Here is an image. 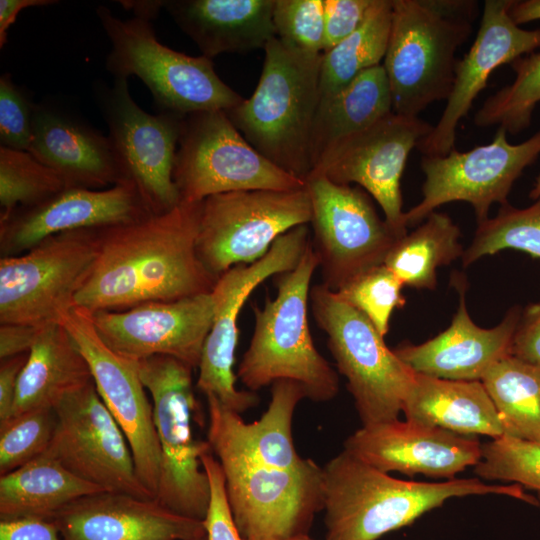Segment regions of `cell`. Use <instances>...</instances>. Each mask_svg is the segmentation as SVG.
Wrapping results in <instances>:
<instances>
[{
    "label": "cell",
    "mask_w": 540,
    "mask_h": 540,
    "mask_svg": "<svg viewBox=\"0 0 540 540\" xmlns=\"http://www.w3.org/2000/svg\"><path fill=\"white\" fill-rule=\"evenodd\" d=\"M36 104L8 73L0 77V143L2 147L28 151L33 134Z\"/></svg>",
    "instance_id": "42"
},
{
    "label": "cell",
    "mask_w": 540,
    "mask_h": 540,
    "mask_svg": "<svg viewBox=\"0 0 540 540\" xmlns=\"http://www.w3.org/2000/svg\"><path fill=\"white\" fill-rule=\"evenodd\" d=\"M529 197L535 201L540 199V174L535 180L534 186L529 193Z\"/></svg>",
    "instance_id": "52"
},
{
    "label": "cell",
    "mask_w": 540,
    "mask_h": 540,
    "mask_svg": "<svg viewBox=\"0 0 540 540\" xmlns=\"http://www.w3.org/2000/svg\"><path fill=\"white\" fill-rule=\"evenodd\" d=\"M92 381L88 363L65 327L44 325L20 373L10 417L54 409L64 397Z\"/></svg>",
    "instance_id": "29"
},
{
    "label": "cell",
    "mask_w": 540,
    "mask_h": 540,
    "mask_svg": "<svg viewBox=\"0 0 540 540\" xmlns=\"http://www.w3.org/2000/svg\"><path fill=\"white\" fill-rule=\"evenodd\" d=\"M305 186L311 202V241L319 259L322 284L337 292L383 264L399 238L380 218L365 190L319 175H309Z\"/></svg>",
    "instance_id": "14"
},
{
    "label": "cell",
    "mask_w": 540,
    "mask_h": 540,
    "mask_svg": "<svg viewBox=\"0 0 540 540\" xmlns=\"http://www.w3.org/2000/svg\"><path fill=\"white\" fill-rule=\"evenodd\" d=\"M43 326L28 324L1 323V360L29 353Z\"/></svg>",
    "instance_id": "47"
},
{
    "label": "cell",
    "mask_w": 540,
    "mask_h": 540,
    "mask_svg": "<svg viewBox=\"0 0 540 540\" xmlns=\"http://www.w3.org/2000/svg\"><path fill=\"white\" fill-rule=\"evenodd\" d=\"M105 491L71 473L52 457L42 454L0 476V519H51L68 504Z\"/></svg>",
    "instance_id": "31"
},
{
    "label": "cell",
    "mask_w": 540,
    "mask_h": 540,
    "mask_svg": "<svg viewBox=\"0 0 540 540\" xmlns=\"http://www.w3.org/2000/svg\"><path fill=\"white\" fill-rule=\"evenodd\" d=\"M309 301L363 426L398 419L415 372L387 347L367 317L325 285L313 286Z\"/></svg>",
    "instance_id": "8"
},
{
    "label": "cell",
    "mask_w": 540,
    "mask_h": 540,
    "mask_svg": "<svg viewBox=\"0 0 540 540\" xmlns=\"http://www.w3.org/2000/svg\"><path fill=\"white\" fill-rule=\"evenodd\" d=\"M323 493L326 540H377L453 497L499 494L533 500L519 484H486L479 478L400 480L345 450L323 467Z\"/></svg>",
    "instance_id": "2"
},
{
    "label": "cell",
    "mask_w": 540,
    "mask_h": 540,
    "mask_svg": "<svg viewBox=\"0 0 540 540\" xmlns=\"http://www.w3.org/2000/svg\"><path fill=\"white\" fill-rule=\"evenodd\" d=\"M459 238L460 229L453 220L434 211L419 227L397 239L383 264L404 286L433 290L437 269L462 256Z\"/></svg>",
    "instance_id": "32"
},
{
    "label": "cell",
    "mask_w": 540,
    "mask_h": 540,
    "mask_svg": "<svg viewBox=\"0 0 540 540\" xmlns=\"http://www.w3.org/2000/svg\"><path fill=\"white\" fill-rule=\"evenodd\" d=\"M311 239L307 224L284 233L269 251L251 264H239L217 279L211 295L214 316L198 365L197 388L241 414L258 403L253 391L238 390L233 371L238 344V318L251 293L266 279L294 269Z\"/></svg>",
    "instance_id": "13"
},
{
    "label": "cell",
    "mask_w": 540,
    "mask_h": 540,
    "mask_svg": "<svg viewBox=\"0 0 540 540\" xmlns=\"http://www.w3.org/2000/svg\"><path fill=\"white\" fill-rule=\"evenodd\" d=\"M67 187L103 188L123 181L108 137L60 108L36 104L28 149Z\"/></svg>",
    "instance_id": "26"
},
{
    "label": "cell",
    "mask_w": 540,
    "mask_h": 540,
    "mask_svg": "<svg viewBox=\"0 0 540 540\" xmlns=\"http://www.w3.org/2000/svg\"><path fill=\"white\" fill-rule=\"evenodd\" d=\"M61 324L86 359L100 398L125 434L139 480L155 497L161 453L152 402L135 361L120 356L101 339L90 312L73 307Z\"/></svg>",
    "instance_id": "19"
},
{
    "label": "cell",
    "mask_w": 540,
    "mask_h": 540,
    "mask_svg": "<svg viewBox=\"0 0 540 540\" xmlns=\"http://www.w3.org/2000/svg\"><path fill=\"white\" fill-rule=\"evenodd\" d=\"M148 215L131 182L107 189L67 187L38 205L17 209L1 223L2 252L18 255L59 233L125 224Z\"/></svg>",
    "instance_id": "23"
},
{
    "label": "cell",
    "mask_w": 540,
    "mask_h": 540,
    "mask_svg": "<svg viewBox=\"0 0 540 540\" xmlns=\"http://www.w3.org/2000/svg\"><path fill=\"white\" fill-rule=\"evenodd\" d=\"M539 155L540 130L520 144H511L500 127L490 143L469 151L459 152L454 147L445 155H423L422 200L405 212L407 228L453 201L469 203L478 223L486 220L493 203H508L514 182Z\"/></svg>",
    "instance_id": "16"
},
{
    "label": "cell",
    "mask_w": 540,
    "mask_h": 540,
    "mask_svg": "<svg viewBox=\"0 0 540 540\" xmlns=\"http://www.w3.org/2000/svg\"><path fill=\"white\" fill-rule=\"evenodd\" d=\"M201 204L181 201L161 214L98 228V256L74 307L120 311L211 293L217 278L196 250Z\"/></svg>",
    "instance_id": "1"
},
{
    "label": "cell",
    "mask_w": 540,
    "mask_h": 540,
    "mask_svg": "<svg viewBox=\"0 0 540 540\" xmlns=\"http://www.w3.org/2000/svg\"><path fill=\"white\" fill-rule=\"evenodd\" d=\"M28 353L1 360L0 365V423L10 418L16 397L18 379Z\"/></svg>",
    "instance_id": "48"
},
{
    "label": "cell",
    "mask_w": 540,
    "mask_h": 540,
    "mask_svg": "<svg viewBox=\"0 0 540 540\" xmlns=\"http://www.w3.org/2000/svg\"><path fill=\"white\" fill-rule=\"evenodd\" d=\"M150 395L161 453L155 499L179 515L204 521L210 502V483L201 457L211 453L209 442L196 440L192 415L197 410L190 366L170 356L135 361Z\"/></svg>",
    "instance_id": "7"
},
{
    "label": "cell",
    "mask_w": 540,
    "mask_h": 540,
    "mask_svg": "<svg viewBox=\"0 0 540 540\" xmlns=\"http://www.w3.org/2000/svg\"><path fill=\"white\" fill-rule=\"evenodd\" d=\"M264 51L253 94L226 114L259 153L305 182L312 170L311 137L320 102L323 54L300 52L277 37Z\"/></svg>",
    "instance_id": "3"
},
{
    "label": "cell",
    "mask_w": 540,
    "mask_h": 540,
    "mask_svg": "<svg viewBox=\"0 0 540 540\" xmlns=\"http://www.w3.org/2000/svg\"><path fill=\"white\" fill-rule=\"evenodd\" d=\"M512 0H486L477 35L468 52L457 61L446 106L431 132L418 144L424 156H441L454 148L456 129L492 72L503 64L540 48V28L527 30L508 14Z\"/></svg>",
    "instance_id": "21"
},
{
    "label": "cell",
    "mask_w": 540,
    "mask_h": 540,
    "mask_svg": "<svg viewBox=\"0 0 540 540\" xmlns=\"http://www.w3.org/2000/svg\"><path fill=\"white\" fill-rule=\"evenodd\" d=\"M65 188L61 176L28 151L0 147V223L17 209L38 205Z\"/></svg>",
    "instance_id": "36"
},
{
    "label": "cell",
    "mask_w": 540,
    "mask_h": 540,
    "mask_svg": "<svg viewBox=\"0 0 540 540\" xmlns=\"http://www.w3.org/2000/svg\"><path fill=\"white\" fill-rule=\"evenodd\" d=\"M504 249L520 250L540 259V199L524 209L506 203L495 217L478 223L471 244L461 256L462 265L467 267Z\"/></svg>",
    "instance_id": "37"
},
{
    "label": "cell",
    "mask_w": 540,
    "mask_h": 540,
    "mask_svg": "<svg viewBox=\"0 0 540 540\" xmlns=\"http://www.w3.org/2000/svg\"><path fill=\"white\" fill-rule=\"evenodd\" d=\"M511 352L516 358L540 366V302L522 310Z\"/></svg>",
    "instance_id": "45"
},
{
    "label": "cell",
    "mask_w": 540,
    "mask_h": 540,
    "mask_svg": "<svg viewBox=\"0 0 540 540\" xmlns=\"http://www.w3.org/2000/svg\"><path fill=\"white\" fill-rule=\"evenodd\" d=\"M56 427L54 409H35L0 423V476L45 453Z\"/></svg>",
    "instance_id": "40"
},
{
    "label": "cell",
    "mask_w": 540,
    "mask_h": 540,
    "mask_svg": "<svg viewBox=\"0 0 540 540\" xmlns=\"http://www.w3.org/2000/svg\"><path fill=\"white\" fill-rule=\"evenodd\" d=\"M392 112L391 92L383 65L360 73L335 95L319 103L311 137L312 169L333 145Z\"/></svg>",
    "instance_id": "30"
},
{
    "label": "cell",
    "mask_w": 540,
    "mask_h": 540,
    "mask_svg": "<svg viewBox=\"0 0 540 540\" xmlns=\"http://www.w3.org/2000/svg\"><path fill=\"white\" fill-rule=\"evenodd\" d=\"M273 24L283 44L306 54H323L324 0H275Z\"/></svg>",
    "instance_id": "41"
},
{
    "label": "cell",
    "mask_w": 540,
    "mask_h": 540,
    "mask_svg": "<svg viewBox=\"0 0 540 540\" xmlns=\"http://www.w3.org/2000/svg\"><path fill=\"white\" fill-rule=\"evenodd\" d=\"M432 128L419 117L392 112L333 145L309 175L323 176L337 184L360 185L380 205L385 221L401 238L407 234L401 177L410 152Z\"/></svg>",
    "instance_id": "18"
},
{
    "label": "cell",
    "mask_w": 540,
    "mask_h": 540,
    "mask_svg": "<svg viewBox=\"0 0 540 540\" xmlns=\"http://www.w3.org/2000/svg\"><path fill=\"white\" fill-rule=\"evenodd\" d=\"M90 314L98 335L120 356L132 361L170 356L194 369L212 326L214 302L207 293Z\"/></svg>",
    "instance_id": "20"
},
{
    "label": "cell",
    "mask_w": 540,
    "mask_h": 540,
    "mask_svg": "<svg viewBox=\"0 0 540 540\" xmlns=\"http://www.w3.org/2000/svg\"><path fill=\"white\" fill-rule=\"evenodd\" d=\"M476 2L392 0V21L383 60L393 112L418 117L447 100L454 83L457 50L469 39Z\"/></svg>",
    "instance_id": "4"
},
{
    "label": "cell",
    "mask_w": 540,
    "mask_h": 540,
    "mask_svg": "<svg viewBox=\"0 0 540 540\" xmlns=\"http://www.w3.org/2000/svg\"><path fill=\"white\" fill-rule=\"evenodd\" d=\"M58 3L54 0H0V47L7 43L10 26L16 21L19 13L29 7L48 6Z\"/></svg>",
    "instance_id": "49"
},
{
    "label": "cell",
    "mask_w": 540,
    "mask_h": 540,
    "mask_svg": "<svg viewBox=\"0 0 540 540\" xmlns=\"http://www.w3.org/2000/svg\"><path fill=\"white\" fill-rule=\"evenodd\" d=\"M210 483V502L204 525L208 540H246L238 531L228 505L225 477L221 466L212 455L201 457Z\"/></svg>",
    "instance_id": "43"
},
{
    "label": "cell",
    "mask_w": 540,
    "mask_h": 540,
    "mask_svg": "<svg viewBox=\"0 0 540 540\" xmlns=\"http://www.w3.org/2000/svg\"><path fill=\"white\" fill-rule=\"evenodd\" d=\"M403 286L395 274L381 264L359 275L335 293L367 317L384 337L389 331L394 310L406 304Z\"/></svg>",
    "instance_id": "39"
},
{
    "label": "cell",
    "mask_w": 540,
    "mask_h": 540,
    "mask_svg": "<svg viewBox=\"0 0 540 540\" xmlns=\"http://www.w3.org/2000/svg\"><path fill=\"white\" fill-rule=\"evenodd\" d=\"M63 540H198L204 521L172 512L156 499L102 491L68 504L52 518Z\"/></svg>",
    "instance_id": "24"
},
{
    "label": "cell",
    "mask_w": 540,
    "mask_h": 540,
    "mask_svg": "<svg viewBox=\"0 0 540 540\" xmlns=\"http://www.w3.org/2000/svg\"><path fill=\"white\" fill-rule=\"evenodd\" d=\"M391 21L392 0H376L364 23L330 51L323 53L320 102L335 95L363 71L382 64Z\"/></svg>",
    "instance_id": "34"
},
{
    "label": "cell",
    "mask_w": 540,
    "mask_h": 540,
    "mask_svg": "<svg viewBox=\"0 0 540 540\" xmlns=\"http://www.w3.org/2000/svg\"><path fill=\"white\" fill-rule=\"evenodd\" d=\"M225 477L234 523L246 540L308 535L323 510V468L282 469L221 446L211 447Z\"/></svg>",
    "instance_id": "9"
},
{
    "label": "cell",
    "mask_w": 540,
    "mask_h": 540,
    "mask_svg": "<svg viewBox=\"0 0 540 540\" xmlns=\"http://www.w3.org/2000/svg\"><path fill=\"white\" fill-rule=\"evenodd\" d=\"M275 0H168L163 8L197 45L213 59L223 53L265 48L276 37Z\"/></svg>",
    "instance_id": "27"
},
{
    "label": "cell",
    "mask_w": 540,
    "mask_h": 540,
    "mask_svg": "<svg viewBox=\"0 0 540 540\" xmlns=\"http://www.w3.org/2000/svg\"><path fill=\"white\" fill-rule=\"evenodd\" d=\"M481 382L504 436L540 442V366L510 355L495 363Z\"/></svg>",
    "instance_id": "33"
},
{
    "label": "cell",
    "mask_w": 540,
    "mask_h": 540,
    "mask_svg": "<svg viewBox=\"0 0 540 540\" xmlns=\"http://www.w3.org/2000/svg\"><path fill=\"white\" fill-rule=\"evenodd\" d=\"M509 65L516 74L514 81L485 100L474 123L478 127L497 125L516 135L530 126L540 102V52L521 56Z\"/></svg>",
    "instance_id": "35"
},
{
    "label": "cell",
    "mask_w": 540,
    "mask_h": 540,
    "mask_svg": "<svg viewBox=\"0 0 540 540\" xmlns=\"http://www.w3.org/2000/svg\"><path fill=\"white\" fill-rule=\"evenodd\" d=\"M522 309L510 308L492 328H481L471 319L461 285L460 302L450 326L436 337L418 344H403L395 354L415 373L431 377L481 381L501 359L512 355V341Z\"/></svg>",
    "instance_id": "25"
},
{
    "label": "cell",
    "mask_w": 540,
    "mask_h": 540,
    "mask_svg": "<svg viewBox=\"0 0 540 540\" xmlns=\"http://www.w3.org/2000/svg\"><path fill=\"white\" fill-rule=\"evenodd\" d=\"M311 202L302 189L221 193L202 201L197 255L217 279L239 264L262 258L291 229L310 223Z\"/></svg>",
    "instance_id": "12"
},
{
    "label": "cell",
    "mask_w": 540,
    "mask_h": 540,
    "mask_svg": "<svg viewBox=\"0 0 540 540\" xmlns=\"http://www.w3.org/2000/svg\"><path fill=\"white\" fill-rule=\"evenodd\" d=\"M508 14L518 26L540 20V0H512Z\"/></svg>",
    "instance_id": "50"
},
{
    "label": "cell",
    "mask_w": 540,
    "mask_h": 540,
    "mask_svg": "<svg viewBox=\"0 0 540 540\" xmlns=\"http://www.w3.org/2000/svg\"><path fill=\"white\" fill-rule=\"evenodd\" d=\"M198 540H208V538L206 537V538H202V539H198Z\"/></svg>",
    "instance_id": "54"
},
{
    "label": "cell",
    "mask_w": 540,
    "mask_h": 540,
    "mask_svg": "<svg viewBox=\"0 0 540 540\" xmlns=\"http://www.w3.org/2000/svg\"><path fill=\"white\" fill-rule=\"evenodd\" d=\"M475 473L487 480L510 481L535 490L540 505V442L502 436L482 444Z\"/></svg>",
    "instance_id": "38"
},
{
    "label": "cell",
    "mask_w": 540,
    "mask_h": 540,
    "mask_svg": "<svg viewBox=\"0 0 540 540\" xmlns=\"http://www.w3.org/2000/svg\"><path fill=\"white\" fill-rule=\"evenodd\" d=\"M286 540H313L308 535H299L295 537L288 538Z\"/></svg>",
    "instance_id": "53"
},
{
    "label": "cell",
    "mask_w": 540,
    "mask_h": 540,
    "mask_svg": "<svg viewBox=\"0 0 540 540\" xmlns=\"http://www.w3.org/2000/svg\"><path fill=\"white\" fill-rule=\"evenodd\" d=\"M344 450L385 473L449 480L482 457L475 438L399 419L362 426L346 439Z\"/></svg>",
    "instance_id": "22"
},
{
    "label": "cell",
    "mask_w": 540,
    "mask_h": 540,
    "mask_svg": "<svg viewBox=\"0 0 540 540\" xmlns=\"http://www.w3.org/2000/svg\"><path fill=\"white\" fill-rule=\"evenodd\" d=\"M98 228L50 236L25 253L0 260V322L61 323L91 274Z\"/></svg>",
    "instance_id": "11"
},
{
    "label": "cell",
    "mask_w": 540,
    "mask_h": 540,
    "mask_svg": "<svg viewBox=\"0 0 540 540\" xmlns=\"http://www.w3.org/2000/svg\"><path fill=\"white\" fill-rule=\"evenodd\" d=\"M318 267L311 241L294 269L274 276L276 297L262 308L252 305L254 330L237 370L249 391L291 380L316 402L337 395L338 375L316 349L308 323L310 282Z\"/></svg>",
    "instance_id": "5"
},
{
    "label": "cell",
    "mask_w": 540,
    "mask_h": 540,
    "mask_svg": "<svg viewBox=\"0 0 540 540\" xmlns=\"http://www.w3.org/2000/svg\"><path fill=\"white\" fill-rule=\"evenodd\" d=\"M119 3L126 9L132 10L135 17L151 21L156 18L160 9L163 8L164 1H119Z\"/></svg>",
    "instance_id": "51"
},
{
    "label": "cell",
    "mask_w": 540,
    "mask_h": 540,
    "mask_svg": "<svg viewBox=\"0 0 540 540\" xmlns=\"http://www.w3.org/2000/svg\"><path fill=\"white\" fill-rule=\"evenodd\" d=\"M173 179L180 201L247 190L288 191L305 182L259 153L225 111L186 115L175 156Z\"/></svg>",
    "instance_id": "10"
},
{
    "label": "cell",
    "mask_w": 540,
    "mask_h": 540,
    "mask_svg": "<svg viewBox=\"0 0 540 540\" xmlns=\"http://www.w3.org/2000/svg\"><path fill=\"white\" fill-rule=\"evenodd\" d=\"M54 411L56 427L44 454L105 491L155 499L139 480L128 440L93 381L64 397Z\"/></svg>",
    "instance_id": "17"
},
{
    "label": "cell",
    "mask_w": 540,
    "mask_h": 540,
    "mask_svg": "<svg viewBox=\"0 0 540 540\" xmlns=\"http://www.w3.org/2000/svg\"><path fill=\"white\" fill-rule=\"evenodd\" d=\"M376 0H324V48L330 51L354 33L370 14Z\"/></svg>",
    "instance_id": "44"
},
{
    "label": "cell",
    "mask_w": 540,
    "mask_h": 540,
    "mask_svg": "<svg viewBox=\"0 0 540 540\" xmlns=\"http://www.w3.org/2000/svg\"><path fill=\"white\" fill-rule=\"evenodd\" d=\"M406 420L460 435L504 436L498 412L481 381L449 380L415 373L404 402Z\"/></svg>",
    "instance_id": "28"
},
{
    "label": "cell",
    "mask_w": 540,
    "mask_h": 540,
    "mask_svg": "<svg viewBox=\"0 0 540 540\" xmlns=\"http://www.w3.org/2000/svg\"><path fill=\"white\" fill-rule=\"evenodd\" d=\"M98 100L123 181L135 185L151 214L173 209L181 202L173 170L185 116L145 112L127 79L99 90Z\"/></svg>",
    "instance_id": "15"
},
{
    "label": "cell",
    "mask_w": 540,
    "mask_h": 540,
    "mask_svg": "<svg viewBox=\"0 0 540 540\" xmlns=\"http://www.w3.org/2000/svg\"><path fill=\"white\" fill-rule=\"evenodd\" d=\"M96 14L111 42L107 71L115 79L140 78L159 111L182 116L226 112L244 99L221 80L212 59L189 56L159 42L150 20H122L103 5Z\"/></svg>",
    "instance_id": "6"
},
{
    "label": "cell",
    "mask_w": 540,
    "mask_h": 540,
    "mask_svg": "<svg viewBox=\"0 0 540 540\" xmlns=\"http://www.w3.org/2000/svg\"><path fill=\"white\" fill-rule=\"evenodd\" d=\"M0 540H63V538L53 520L26 516L0 519Z\"/></svg>",
    "instance_id": "46"
}]
</instances>
